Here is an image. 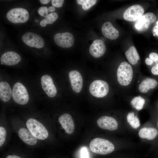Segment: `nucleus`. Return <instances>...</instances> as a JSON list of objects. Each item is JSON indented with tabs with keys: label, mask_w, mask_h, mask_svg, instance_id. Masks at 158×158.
Here are the masks:
<instances>
[{
	"label": "nucleus",
	"mask_w": 158,
	"mask_h": 158,
	"mask_svg": "<svg viewBox=\"0 0 158 158\" xmlns=\"http://www.w3.org/2000/svg\"><path fill=\"white\" fill-rule=\"evenodd\" d=\"M91 150L94 153L101 155L107 154L112 152L114 146L109 141L102 138H96L90 144Z\"/></svg>",
	"instance_id": "1"
},
{
	"label": "nucleus",
	"mask_w": 158,
	"mask_h": 158,
	"mask_svg": "<svg viewBox=\"0 0 158 158\" xmlns=\"http://www.w3.org/2000/svg\"><path fill=\"white\" fill-rule=\"evenodd\" d=\"M26 125L29 131L37 139L43 140L48 137V132L46 128L36 119L29 118L27 121Z\"/></svg>",
	"instance_id": "2"
},
{
	"label": "nucleus",
	"mask_w": 158,
	"mask_h": 158,
	"mask_svg": "<svg viewBox=\"0 0 158 158\" xmlns=\"http://www.w3.org/2000/svg\"><path fill=\"white\" fill-rule=\"evenodd\" d=\"M133 74V69L130 65L125 61L122 62L117 71L118 83L122 85H128L132 80Z\"/></svg>",
	"instance_id": "3"
},
{
	"label": "nucleus",
	"mask_w": 158,
	"mask_h": 158,
	"mask_svg": "<svg viewBox=\"0 0 158 158\" xmlns=\"http://www.w3.org/2000/svg\"><path fill=\"white\" fill-rule=\"evenodd\" d=\"M12 96L15 102L20 105L26 104L29 100L27 90L22 84L18 82L15 83L13 87Z\"/></svg>",
	"instance_id": "4"
},
{
	"label": "nucleus",
	"mask_w": 158,
	"mask_h": 158,
	"mask_svg": "<svg viewBox=\"0 0 158 158\" xmlns=\"http://www.w3.org/2000/svg\"><path fill=\"white\" fill-rule=\"evenodd\" d=\"M6 17L10 22L14 23H24L29 18V14L27 10L21 8L10 10L7 13Z\"/></svg>",
	"instance_id": "5"
},
{
	"label": "nucleus",
	"mask_w": 158,
	"mask_h": 158,
	"mask_svg": "<svg viewBox=\"0 0 158 158\" xmlns=\"http://www.w3.org/2000/svg\"><path fill=\"white\" fill-rule=\"evenodd\" d=\"M89 90L93 96L98 98L102 97L107 94L109 91V86L106 81L97 80L91 83Z\"/></svg>",
	"instance_id": "6"
},
{
	"label": "nucleus",
	"mask_w": 158,
	"mask_h": 158,
	"mask_svg": "<svg viewBox=\"0 0 158 158\" xmlns=\"http://www.w3.org/2000/svg\"><path fill=\"white\" fill-rule=\"evenodd\" d=\"M23 42L28 46L38 48L42 47L44 45L43 39L39 35L31 32H28L22 37Z\"/></svg>",
	"instance_id": "7"
},
{
	"label": "nucleus",
	"mask_w": 158,
	"mask_h": 158,
	"mask_svg": "<svg viewBox=\"0 0 158 158\" xmlns=\"http://www.w3.org/2000/svg\"><path fill=\"white\" fill-rule=\"evenodd\" d=\"M144 12V9L141 6L135 4L130 6L125 11L123 17L126 21H133L139 19Z\"/></svg>",
	"instance_id": "8"
},
{
	"label": "nucleus",
	"mask_w": 158,
	"mask_h": 158,
	"mask_svg": "<svg viewBox=\"0 0 158 158\" xmlns=\"http://www.w3.org/2000/svg\"><path fill=\"white\" fill-rule=\"evenodd\" d=\"M54 40L57 45L64 48L71 47L74 43V37L73 35L68 32L56 34L54 37Z\"/></svg>",
	"instance_id": "9"
},
{
	"label": "nucleus",
	"mask_w": 158,
	"mask_h": 158,
	"mask_svg": "<svg viewBox=\"0 0 158 158\" xmlns=\"http://www.w3.org/2000/svg\"><path fill=\"white\" fill-rule=\"evenodd\" d=\"M156 19V17L153 13H146L137 20L135 25V28L139 31L145 30L152 23L155 21Z\"/></svg>",
	"instance_id": "10"
},
{
	"label": "nucleus",
	"mask_w": 158,
	"mask_h": 158,
	"mask_svg": "<svg viewBox=\"0 0 158 158\" xmlns=\"http://www.w3.org/2000/svg\"><path fill=\"white\" fill-rule=\"evenodd\" d=\"M42 87L46 94L49 97H55L57 90L51 77L48 75L42 76L41 78Z\"/></svg>",
	"instance_id": "11"
},
{
	"label": "nucleus",
	"mask_w": 158,
	"mask_h": 158,
	"mask_svg": "<svg viewBox=\"0 0 158 158\" xmlns=\"http://www.w3.org/2000/svg\"><path fill=\"white\" fill-rule=\"evenodd\" d=\"M69 77L73 91L76 93L80 92L83 86V80L81 74L76 70H73L69 73Z\"/></svg>",
	"instance_id": "12"
},
{
	"label": "nucleus",
	"mask_w": 158,
	"mask_h": 158,
	"mask_svg": "<svg viewBox=\"0 0 158 158\" xmlns=\"http://www.w3.org/2000/svg\"><path fill=\"white\" fill-rule=\"evenodd\" d=\"M97 123L100 128L109 130H116L118 127V123L116 119L113 117L107 116L100 118L97 120Z\"/></svg>",
	"instance_id": "13"
},
{
	"label": "nucleus",
	"mask_w": 158,
	"mask_h": 158,
	"mask_svg": "<svg viewBox=\"0 0 158 158\" xmlns=\"http://www.w3.org/2000/svg\"><path fill=\"white\" fill-rule=\"evenodd\" d=\"M106 50V47L104 42L101 40H94L89 49L90 54L94 57L97 58L102 56Z\"/></svg>",
	"instance_id": "14"
},
{
	"label": "nucleus",
	"mask_w": 158,
	"mask_h": 158,
	"mask_svg": "<svg viewBox=\"0 0 158 158\" xmlns=\"http://www.w3.org/2000/svg\"><path fill=\"white\" fill-rule=\"evenodd\" d=\"M59 121L67 133L71 134L73 133L75 130L74 123L70 114L65 113L62 114L59 117Z\"/></svg>",
	"instance_id": "15"
},
{
	"label": "nucleus",
	"mask_w": 158,
	"mask_h": 158,
	"mask_svg": "<svg viewBox=\"0 0 158 158\" xmlns=\"http://www.w3.org/2000/svg\"><path fill=\"white\" fill-rule=\"evenodd\" d=\"M20 60V56L17 53L13 51H8L4 53L0 58L1 63L8 66L15 65Z\"/></svg>",
	"instance_id": "16"
},
{
	"label": "nucleus",
	"mask_w": 158,
	"mask_h": 158,
	"mask_svg": "<svg viewBox=\"0 0 158 158\" xmlns=\"http://www.w3.org/2000/svg\"><path fill=\"white\" fill-rule=\"evenodd\" d=\"M102 32L105 37L110 40L116 39L119 35L118 30L113 26L110 22L104 23L102 28Z\"/></svg>",
	"instance_id": "17"
},
{
	"label": "nucleus",
	"mask_w": 158,
	"mask_h": 158,
	"mask_svg": "<svg viewBox=\"0 0 158 158\" xmlns=\"http://www.w3.org/2000/svg\"><path fill=\"white\" fill-rule=\"evenodd\" d=\"M18 135L20 139L27 144L33 145L36 144L37 139L29 130L25 128H21L19 130Z\"/></svg>",
	"instance_id": "18"
},
{
	"label": "nucleus",
	"mask_w": 158,
	"mask_h": 158,
	"mask_svg": "<svg viewBox=\"0 0 158 158\" xmlns=\"http://www.w3.org/2000/svg\"><path fill=\"white\" fill-rule=\"evenodd\" d=\"M12 95V91L9 84L5 81L0 83V98L2 101H8Z\"/></svg>",
	"instance_id": "19"
},
{
	"label": "nucleus",
	"mask_w": 158,
	"mask_h": 158,
	"mask_svg": "<svg viewBox=\"0 0 158 158\" xmlns=\"http://www.w3.org/2000/svg\"><path fill=\"white\" fill-rule=\"evenodd\" d=\"M157 82L154 79L147 78L143 80L140 85L138 89L142 93L147 92L150 89H154L157 85Z\"/></svg>",
	"instance_id": "20"
},
{
	"label": "nucleus",
	"mask_w": 158,
	"mask_h": 158,
	"mask_svg": "<svg viewBox=\"0 0 158 158\" xmlns=\"http://www.w3.org/2000/svg\"><path fill=\"white\" fill-rule=\"evenodd\" d=\"M139 136L143 138L149 140L154 139L158 134V132L155 128L151 127H144L139 132Z\"/></svg>",
	"instance_id": "21"
},
{
	"label": "nucleus",
	"mask_w": 158,
	"mask_h": 158,
	"mask_svg": "<svg viewBox=\"0 0 158 158\" xmlns=\"http://www.w3.org/2000/svg\"><path fill=\"white\" fill-rule=\"evenodd\" d=\"M126 58L129 62L132 65H135L140 59L139 55L135 47H130L125 53Z\"/></svg>",
	"instance_id": "22"
},
{
	"label": "nucleus",
	"mask_w": 158,
	"mask_h": 158,
	"mask_svg": "<svg viewBox=\"0 0 158 158\" xmlns=\"http://www.w3.org/2000/svg\"><path fill=\"white\" fill-rule=\"evenodd\" d=\"M127 119L128 122L133 128L136 129L140 126V120L137 116H135L133 112H129L127 115Z\"/></svg>",
	"instance_id": "23"
},
{
	"label": "nucleus",
	"mask_w": 158,
	"mask_h": 158,
	"mask_svg": "<svg viewBox=\"0 0 158 158\" xmlns=\"http://www.w3.org/2000/svg\"><path fill=\"white\" fill-rule=\"evenodd\" d=\"M145 99L140 96L136 97L131 101L133 107L138 110H141L145 103Z\"/></svg>",
	"instance_id": "24"
},
{
	"label": "nucleus",
	"mask_w": 158,
	"mask_h": 158,
	"mask_svg": "<svg viewBox=\"0 0 158 158\" xmlns=\"http://www.w3.org/2000/svg\"><path fill=\"white\" fill-rule=\"evenodd\" d=\"M78 4L81 5L83 9L87 10L94 5L97 2L95 0H77Z\"/></svg>",
	"instance_id": "25"
},
{
	"label": "nucleus",
	"mask_w": 158,
	"mask_h": 158,
	"mask_svg": "<svg viewBox=\"0 0 158 158\" xmlns=\"http://www.w3.org/2000/svg\"><path fill=\"white\" fill-rule=\"evenodd\" d=\"M58 17V15L57 13L52 12L48 14L45 18L47 24H52L56 21Z\"/></svg>",
	"instance_id": "26"
},
{
	"label": "nucleus",
	"mask_w": 158,
	"mask_h": 158,
	"mask_svg": "<svg viewBox=\"0 0 158 158\" xmlns=\"http://www.w3.org/2000/svg\"><path fill=\"white\" fill-rule=\"evenodd\" d=\"M6 131L5 128L2 126L0 127V146H2L5 140Z\"/></svg>",
	"instance_id": "27"
},
{
	"label": "nucleus",
	"mask_w": 158,
	"mask_h": 158,
	"mask_svg": "<svg viewBox=\"0 0 158 158\" xmlns=\"http://www.w3.org/2000/svg\"><path fill=\"white\" fill-rule=\"evenodd\" d=\"M38 13L41 16L45 18L48 14V9L46 6H41L38 10Z\"/></svg>",
	"instance_id": "28"
},
{
	"label": "nucleus",
	"mask_w": 158,
	"mask_h": 158,
	"mask_svg": "<svg viewBox=\"0 0 158 158\" xmlns=\"http://www.w3.org/2000/svg\"><path fill=\"white\" fill-rule=\"evenodd\" d=\"M149 58L156 63L155 66L158 68V54L155 52L151 53L149 55Z\"/></svg>",
	"instance_id": "29"
},
{
	"label": "nucleus",
	"mask_w": 158,
	"mask_h": 158,
	"mask_svg": "<svg viewBox=\"0 0 158 158\" xmlns=\"http://www.w3.org/2000/svg\"><path fill=\"white\" fill-rule=\"evenodd\" d=\"M52 5L54 7H61L64 2L63 0H52L51 1Z\"/></svg>",
	"instance_id": "30"
},
{
	"label": "nucleus",
	"mask_w": 158,
	"mask_h": 158,
	"mask_svg": "<svg viewBox=\"0 0 158 158\" xmlns=\"http://www.w3.org/2000/svg\"><path fill=\"white\" fill-rule=\"evenodd\" d=\"M81 158H89L88 153L85 147L82 148L81 151Z\"/></svg>",
	"instance_id": "31"
},
{
	"label": "nucleus",
	"mask_w": 158,
	"mask_h": 158,
	"mask_svg": "<svg viewBox=\"0 0 158 158\" xmlns=\"http://www.w3.org/2000/svg\"><path fill=\"white\" fill-rule=\"evenodd\" d=\"M152 73L154 75H158V68L155 66L153 67L151 69Z\"/></svg>",
	"instance_id": "32"
},
{
	"label": "nucleus",
	"mask_w": 158,
	"mask_h": 158,
	"mask_svg": "<svg viewBox=\"0 0 158 158\" xmlns=\"http://www.w3.org/2000/svg\"><path fill=\"white\" fill-rule=\"evenodd\" d=\"M145 63L148 65H151L153 63V61L150 58H147L145 60Z\"/></svg>",
	"instance_id": "33"
},
{
	"label": "nucleus",
	"mask_w": 158,
	"mask_h": 158,
	"mask_svg": "<svg viewBox=\"0 0 158 158\" xmlns=\"http://www.w3.org/2000/svg\"><path fill=\"white\" fill-rule=\"evenodd\" d=\"M47 24V23L45 18L42 20L40 23V25L43 27L46 26Z\"/></svg>",
	"instance_id": "34"
},
{
	"label": "nucleus",
	"mask_w": 158,
	"mask_h": 158,
	"mask_svg": "<svg viewBox=\"0 0 158 158\" xmlns=\"http://www.w3.org/2000/svg\"><path fill=\"white\" fill-rule=\"evenodd\" d=\"M6 158H22L16 155H9L7 156Z\"/></svg>",
	"instance_id": "35"
},
{
	"label": "nucleus",
	"mask_w": 158,
	"mask_h": 158,
	"mask_svg": "<svg viewBox=\"0 0 158 158\" xmlns=\"http://www.w3.org/2000/svg\"><path fill=\"white\" fill-rule=\"evenodd\" d=\"M55 10V8L53 6H51L48 8L49 12H52L54 11Z\"/></svg>",
	"instance_id": "36"
},
{
	"label": "nucleus",
	"mask_w": 158,
	"mask_h": 158,
	"mask_svg": "<svg viewBox=\"0 0 158 158\" xmlns=\"http://www.w3.org/2000/svg\"><path fill=\"white\" fill-rule=\"evenodd\" d=\"M40 2L43 4H46L49 3L50 0H40Z\"/></svg>",
	"instance_id": "37"
},
{
	"label": "nucleus",
	"mask_w": 158,
	"mask_h": 158,
	"mask_svg": "<svg viewBox=\"0 0 158 158\" xmlns=\"http://www.w3.org/2000/svg\"><path fill=\"white\" fill-rule=\"evenodd\" d=\"M157 127L158 128V122H157Z\"/></svg>",
	"instance_id": "38"
}]
</instances>
